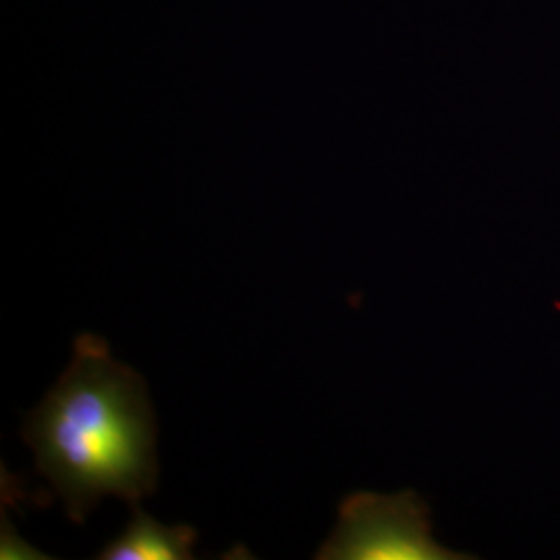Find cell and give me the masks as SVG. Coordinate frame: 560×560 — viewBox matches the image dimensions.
I'll return each instance as SVG.
<instances>
[{
  "mask_svg": "<svg viewBox=\"0 0 560 560\" xmlns=\"http://www.w3.org/2000/svg\"><path fill=\"white\" fill-rule=\"evenodd\" d=\"M23 441L75 523L104 497L138 506L156 492V420L148 386L98 335L78 337L69 368L27 416Z\"/></svg>",
  "mask_w": 560,
  "mask_h": 560,
  "instance_id": "obj_1",
  "label": "cell"
},
{
  "mask_svg": "<svg viewBox=\"0 0 560 560\" xmlns=\"http://www.w3.org/2000/svg\"><path fill=\"white\" fill-rule=\"evenodd\" d=\"M320 560H457L432 538L428 506L416 492H355L340 502L339 523L316 552Z\"/></svg>",
  "mask_w": 560,
  "mask_h": 560,
  "instance_id": "obj_2",
  "label": "cell"
},
{
  "mask_svg": "<svg viewBox=\"0 0 560 560\" xmlns=\"http://www.w3.org/2000/svg\"><path fill=\"white\" fill-rule=\"evenodd\" d=\"M198 532L189 525L166 527L133 506V520L119 538L104 546L101 560H189Z\"/></svg>",
  "mask_w": 560,
  "mask_h": 560,
  "instance_id": "obj_3",
  "label": "cell"
}]
</instances>
